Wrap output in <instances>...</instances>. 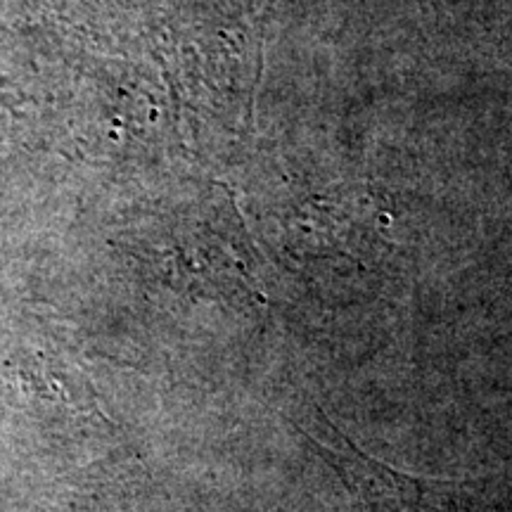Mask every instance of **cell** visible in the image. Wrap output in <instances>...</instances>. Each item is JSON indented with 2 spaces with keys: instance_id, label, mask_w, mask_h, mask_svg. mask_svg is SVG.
<instances>
[{
  "instance_id": "obj_1",
  "label": "cell",
  "mask_w": 512,
  "mask_h": 512,
  "mask_svg": "<svg viewBox=\"0 0 512 512\" xmlns=\"http://www.w3.org/2000/svg\"><path fill=\"white\" fill-rule=\"evenodd\" d=\"M313 444L351 491V512H472L458 486L403 475L358 451L351 441Z\"/></svg>"
}]
</instances>
